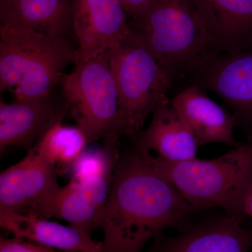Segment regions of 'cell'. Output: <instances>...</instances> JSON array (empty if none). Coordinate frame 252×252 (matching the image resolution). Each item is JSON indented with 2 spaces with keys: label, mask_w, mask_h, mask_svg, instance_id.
Returning <instances> with one entry per match:
<instances>
[{
  "label": "cell",
  "mask_w": 252,
  "mask_h": 252,
  "mask_svg": "<svg viewBox=\"0 0 252 252\" xmlns=\"http://www.w3.org/2000/svg\"><path fill=\"white\" fill-rule=\"evenodd\" d=\"M119 137L104 139L103 147H86L64 172L70 173L71 180L77 183L113 175L120 152Z\"/></svg>",
  "instance_id": "d6986e66"
},
{
  "label": "cell",
  "mask_w": 252,
  "mask_h": 252,
  "mask_svg": "<svg viewBox=\"0 0 252 252\" xmlns=\"http://www.w3.org/2000/svg\"><path fill=\"white\" fill-rule=\"evenodd\" d=\"M132 26L170 74L198 59L209 44L194 0H152Z\"/></svg>",
  "instance_id": "5b68a950"
},
{
  "label": "cell",
  "mask_w": 252,
  "mask_h": 252,
  "mask_svg": "<svg viewBox=\"0 0 252 252\" xmlns=\"http://www.w3.org/2000/svg\"><path fill=\"white\" fill-rule=\"evenodd\" d=\"M150 152L132 147L120 154L101 214L102 252H141L169 228H187L194 209L158 172Z\"/></svg>",
  "instance_id": "6da1fadb"
},
{
  "label": "cell",
  "mask_w": 252,
  "mask_h": 252,
  "mask_svg": "<svg viewBox=\"0 0 252 252\" xmlns=\"http://www.w3.org/2000/svg\"><path fill=\"white\" fill-rule=\"evenodd\" d=\"M63 121L51 126L32 147L49 161L60 165L62 172L89 144L85 134L79 127L64 126Z\"/></svg>",
  "instance_id": "ac0fdd59"
},
{
  "label": "cell",
  "mask_w": 252,
  "mask_h": 252,
  "mask_svg": "<svg viewBox=\"0 0 252 252\" xmlns=\"http://www.w3.org/2000/svg\"><path fill=\"white\" fill-rule=\"evenodd\" d=\"M206 84L240 117L252 122V49L215 61L207 69Z\"/></svg>",
  "instance_id": "e0dca14e"
},
{
  "label": "cell",
  "mask_w": 252,
  "mask_h": 252,
  "mask_svg": "<svg viewBox=\"0 0 252 252\" xmlns=\"http://www.w3.org/2000/svg\"><path fill=\"white\" fill-rule=\"evenodd\" d=\"M79 59L66 38L0 26V91L14 101L50 96Z\"/></svg>",
  "instance_id": "7a4b0ae2"
},
{
  "label": "cell",
  "mask_w": 252,
  "mask_h": 252,
  "mask_svg": "<svg viewBox=\"0 0 252 252\" xmlns=\"http://www.w3.org/2000/svg\"><path fill=\"white\" fill-rule=\"evenodd\" d=\"M110 69L127 136L138 133L147 117L165 102L171 74L133 35L109 50Z\"/></svg>",
  "instance_id": "277c9868"
},
{
  "label": "cell",
  "mask_w": 252,
  "mask_h": 252,
  "mask_svg": "<svg viewBox=\"0 0 252 252\" xmlns=\"http://www.w3.org/2000/svg\"><path fill=\"white\" fill-rule=\"evenodd\" d=\"M170 104L193 132L198 147L210 143L236 147L233 137L235 117L197 86L182 91Z\"/></svg>",
  "instance_id": "7c38bea8"
},
{
  "label": "cell",
  "mask_w": 252,
  "mask_h": 252,
  "mask_svg": "<svg viewBox=\"0 0 252 252\" xmlns=\"http://www.w3.org/2000/svg\"><path fill=\"white\" fill-rule=\"evenodd\" d=\"M112 177H96L81 183L69 181L30 215L45 220L55 217L65 220L70 225L91 235L93 230L99 228Z\"/></svg>",
  "instance_id": "9c48e42d"
},
{
  "label": "cell",
  "mask_w": 252,
  "mask_h": 252,
  "mask_svg": "<svg viewBox=\"0 0 252 252\" xmlns=\"http://www.w3.org/2000/svg\"><path fill=\"white\" fill-rule=\"evenodd\" d=\"M73 0H0V26L66 38Z\"/></svg>",
  "instance_id": "2e32d148"
},
{
  "label": "cell",
  "mask_w": 252,
  "mask_h": 252,
  "mask_svg": "<svg viewBox=\"0 0 252 252\" xmlns=\"http://www.w3.org/2000/svg\"><path fill=\"white\" fill-rule=\"evenodd\" d=\"M0 225L14 238L72 252H102V242L72 225L60 224L30 214L0 213Z\"/></svg>",
  "instance_id": "9a60e30c"
},
{
  "label": "cell",
  "mask_w": 252,
  "mask_h": 252,
  "mask_svg": "<svg viewBox=\"0 0 252 252\" xmlns=\"http://www.w3.org/2000/svg\"><path fill=\"white\" fill-rule=\"evenodd\" d=\"M0 252H72L56 250L16 238H0Z\"/></svg>",
  "instance_id": "ffe728a7"
},
{
  "label": "cell",
  "mask_w": 252,
  "mask_h": 252,
  "mask_svg": "<svg viewBox=\"0 0 252 252\" xmlns=\"http://www.w3.org/2000/svg\"><path fill=\"white\" fill-rule=\"evenodd\" d=\"M194 1L209 44L233 49V52L252 47V0Z\"/></svg>",
  "instance_id": "4fadbf2b"
},
{
  "label": "cell",
  "mask_w": 252,
  "mask_h": 252,
  "mask_svg": "<svg viewBox=\"0 0 252 252\" xmlns=\"http://www.w3.org/2000/svg\"><path fill=\"white\" fill-rule=\"evenodd\" d=\"M233 215L212 219L187 227L175 237L160 234L147 252H249L252 229Z\"/></svg>",
  "instance_id": "30bf717a"
},
{
  "label": "cell",
  "mask_w": 252,
  "mask_h": 252,
  "mask_svg": "<svg viewBox=\"0 0 252 252\" xmlns=\"http://www.w3.org/2000/svg\"><path fill=\"white\" fill-rule=\"evenodd\" d=\"M238 216L242 220L246 217L252 218V184L244 194Z\"/></svg>",
  "instance_id": "7402d4cb"
},
{
  "label": "cell",
  "mask_w": 252,
  "mask_h": 252,
  "mask_svg": "<svg viewBox=\"0 0 252 252\" xmlns=\"http://www.w3.org/2000/svg\"><path fill=\"white\" fill-rule=\"evenodd\" d=\"M152 114L148 128L132 136L133 147L144 152L154 151L158 157L169 161L195 158L196 139L170 102L162 104Z\"/></svg>",
  "instance_id": "5bb4252c"
},
{
  "label": "cell",
  "mask_w": 252,
  "mask_h": 252,
  "mask_svg": "<svg viewBox=\"0 0 252 252\" xmlns=\"http://www.w3.org/2000/svg\"><path fill=\"white\" fill-rule=\"evenodd\" d=\"M62 92L68 111L89 144L127 135L110 69L109 51L75 66L63 77Z\"/></svg>",
  "instance_id": "8992f818"
},
{
  "label": "cell",
  "mask_w": 252,
  "mask_h": 252,
  "mask_svg": "<svg viewBox=\"0 0 252 252\" xmlns=\"http://www.w3.org/2000/svg\"><path fill=\"white\" fill-rule=\"evenodd\" d=\"M152 0H119L129 18L135 24L140 20Z\"/></svg>",
  "instance_id": "44dd1931"
},
{
  "label": "cell",
  "mask_w": 252,
  "mask_h": 252,
  "mask_svg": "<svg viewBox=\"0 0 252 252\" xmlns=\"http://www.w3.org/2000/svg\"><path fill=\"white\" fill-rule=\"evenodd\" d=\"M128 18L119 0H73L72 27L79 44L77 65L133 35Z\"/></svg>",
  "instance_id": "52a82bcc"
},
{
  "label": "cell",
  "mask_w": 252,
  "mask_h": 252,
  "mask_svg": "<svg viewBox=\"0 0 252 252\" xmlns=\"http://www.w3.org/2000/svg\"><path fill=\"white\" fill-rule=\"evenodd\" d=\"M149 158L194 210L220 207L238 217L244 194L252 184V142L212 160L169 161L151 153Z\"/></svg>",
  "instance_id": "3957f363"
},
{
  "label": "cell",
  "mask_w": 252,
  "mask_h": 252,
  "mask_svg": "<svg viewBox=\"0 0 252 252\" xmlns=\"http://www.w3.org/2000/svg\"><path fill=\"white\" fill-rule=\"evenodd\" d=\"M56 165L32 148L0 173V213L32 214L60 189Z\"/></svg>",
  "instance_id": "ba28073f"
},
{
  "label": "cell",
  "mask_w": 252,
  "mask_h": 252,
  "mask_svg": "<svg viewBox=\"0 0 252 252\" xmlns=\"http://www.w3.org/2000/svg\"><path fill=\"white\" fill-rule=\"evenodd\" d=\"M67 106L57 110L50 96L6 103L0 101V153L33 146L56 123L63 120Z\"/></svg>",
  "instance_id": "8fae6325"
}]
</instances>
